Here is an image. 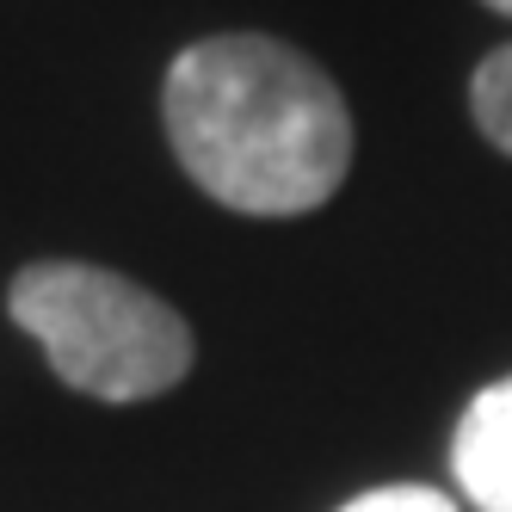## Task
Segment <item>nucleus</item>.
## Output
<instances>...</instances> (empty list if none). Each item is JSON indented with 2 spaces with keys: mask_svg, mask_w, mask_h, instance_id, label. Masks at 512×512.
Returning <instances> with one entry per match:
<instances>
[{
  "mask_svg": "<svg viewBox=\"0 0 512 512\" xmlns=\"http://www.w3.org/2000/svg\"><path fill=\"white\" fill-rule=\"evenodd\" d=\"M340 512H457L438 488H377V494H358Z\"/></svg>",
  "mask_w": 512,
  "mask_h": 512,
  "instance_id": "obj_5",
  "label": "nucleus"
},
{
  "mask_svg": "<svg viewBox=\"0 0 512 512\" xmlns=\"http://www.w3.org/2000/svg\"><path fill=\"white\" fill-rule=\"evenodd\" d=\"M482 7H494V13H506V19H512V0H482Z\"/></svg>",
  "mask_w": 512,
  "mask_h": 512,
  "instance_id": "obj_6",
  "label": "nucleus"
},
{
  "mask_svg": "<svg viewBox=\"0 0 512 512\" xmlns=\"http://www.w3.org/2000/svg\"><path fill=\"white\" fill-rule=\"evenodd\" d=\"M179 167L241 216L321 210L352 173V112L297 44L229 31L179 50L161 87Z\"/></svg>",
  "mask_w": 512,
  "mask_h": 512,
  "instance_id": "obj_1",
  "label": "nucleus"
},
{
  "mask_svg": "<svg viewBox=\"0 0 512 512\" xmlns=\"http://www.w3.org/2000/svg\"><path fill=\"white\" fill-rule=\"evenodd\" d=\"M451 469L475 512H512V377L488 383L463 408L451 438Z\"/></svg>",
  "mask_w": 512,
  "mask_h": 512,
  "instance_id": "obj_3",
  "label": "nucleus"
},
{
  "mask_svg": "<svg viewBox=\"0 0 512 512\" xmlns=\"http://www.w3.org/2000/svg\"><path fill=\"white\" fill-rule=\"evenodd\" d=\"M7 309L44 346L50 371L93 401H149L192 371V327L155 290L87 260H38Z\"/></svg>",
  "mask_w": 512,
  "mask_h": 512,
  "instance_id": "obj_2",
  "label": "nucleus"
},
{
  "mask_svg": "<svg viewBox=\"0 0 512 512\" xmlns=\"http://www.w3.org/2000/svg\"><path fill=\"white\" fill-rule=\"evenodd\" d=\"M469 112H475V130H482L500 155H512V44L482 56V68H475V81H469Z\"/></svg>",
  "mask_w": 512,
  "mask_h": 512,
  "instance_id": "obj_4",
  "label": "nucleus"
}]
</instances>
